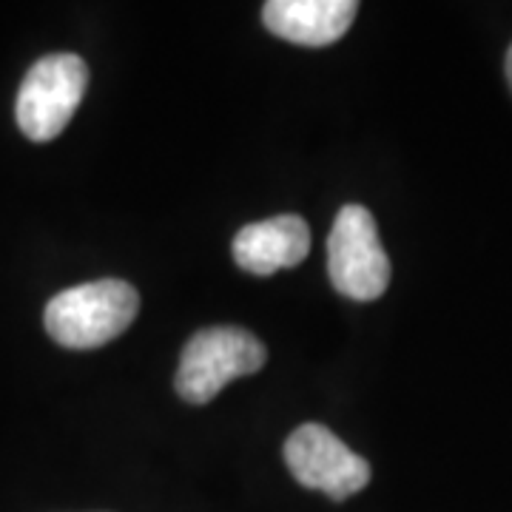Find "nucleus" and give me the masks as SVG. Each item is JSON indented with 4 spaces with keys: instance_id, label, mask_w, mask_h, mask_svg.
I'll return each instance as SVG.
<instances>
[{
    "instance_id": "423d86ee",
    "label": "nucleus",
    "mask_w": 512,
    "mask_h": 512,
    "mask_svg": "<svg viewBox=\"0 0 512 512\" xmlns=\"http://www.w3.org/2000/svg\"><path fill=\"white\" fill-rule=\"evenodd\" d=\"M311 251V228L296 214L251 222L234 237V259L242 271L271 276L282 268H296Z\"/></svg>"
},
{
    "instance_id": "20e7f679",
    "label": "nucleus",
    "mask_w": 512,
    "mask_h": 512,
    "mask_svg": "<svg viewBox=\"0 0 512 512\" xmlns=\"http://www.w3.org/2000/svg\"><path fill=\"white\" fill-rule=\"evenodd\" d=\"M328 274L333 288L356 302H373L387 291L390 259L365 205L350 202L336 214L328 237Z\"/></svg>"
},
{
    "instance_id": "0eeeda50",
    "label": "nucleus",
    "mask_w": 512,
    "mask_h": 512,
    "mask_svg": "<svg viewBox=\"0 0 512 512\" xmlns=\"http://www.w3.org/2000/svg\"><path fill=\"white\" fill-rule=\"evenodd\" d=\"M356 0H268L262 20L271 35L299 46H330L353 26Z\"/></svg>"
},
{
    "instance_id": "6e6552de",
    "label": "nucleus",
    "mask_w": 512,
    "mask_h": 512,
    "mask_svg": "<svg viewBox=\"0 0 512 512\" xmlns=\"http://www.w3.org/2000/svg\"><path fill=\"white\" fill-rule=\"evenodd\" d=\"M507 80H510V89H512V46H510V52H507Z\"/></svg>"
},
{
    "instance_id": "f257e3e1",
    "label": "nucleus",
    "mask_w": 512,
    "mask_h": 512,
    "mask_svg": "<svg viewBox=\"0 0 512 512\" xmlns=\"http://www.w3.org/2000/svg\"><path fill=\"white\" fill-rule=\"evenodd\" d=\"M140 293L123 279H97L57 293L46 305L43 322L57 345L94 350L117 339L137 319Z\"/></svg>"
},
{
    "instance_id": "f03ea898",
    "label": "nucleus",
    "mask_w": 512,
    "mask_h": 512,
    "mask_svg": "<svg viewBox=\"0 0 512 512\" xmlns=\"http://www.w3.org/2000/svg\"><path fill=\"white\" fill-rule=\"evenodd\" d=\"M268 350L245 328H205L185 342L174 387L188 404L217 399L222 387L265 365Z\"/></svg>"
},
{
    "instance_id": "7ed1b4c3",
    "label": "nucleus",
    "mask_w": 512,
    "mask_h": 512,
    "mask_svg": "<svg viewBox=\"0 0 512 512\" xmlns=\"http://www.w3.org/2000/svg\"><path fill=\"white\" fill-rule=\"evenodd\" d=\"M89 86V66L83 57L46 55L37 60L20 83L15 117L32 143H49L69 126Z\"/></svg>"
},
{
    "instance_id": "39448f33",
    "label": "nucleus",
    "mask_w": 512,
    "mask_h": 512,
    "mask_svg": "<svg viewBox=\"0 0 512 512\" xmlns=\"http://www.w3.org/2000/svg\"><path fill=\"white\" fill-rule=\"evenodd\" d=\"M285 464L291 476L333 501H345L370 481V464L359 453H353L336 433L322 424H302L285 441Z\"/></svg>"
}]
</instances>
